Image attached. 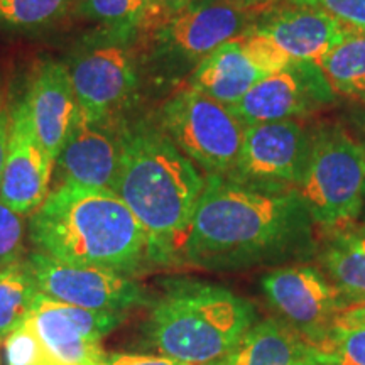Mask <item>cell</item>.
<instances>
[{
	"label": "cell",
	"instance_id": "obj_1",
	"mask_svg": "<svg viewBox=\"0 0 365 365\" xmlns=\"http://www.w3.org/2000/svg\"><path fill=\"white\" fill-rule=\"evenodd\" d=\"M313 228L296 190L207 176L178 262L215 272L301 264L317 255Z\"/></svg>",
	"mask_w": 365,
	"mask_h": 365
},
{
	"label": "cell",
	"instance_id": "obj_2",
	"mask_svg": "<svg viewBox=\"0 0 365 365\" xmlns=\"http://www.w3.org/2000/svg\"><path fill=\"white\" fill-rule=\"evenodd\" d=\"M120 137L113 193L148 230L158 266H171L188 235L205 178L158 120L127 115L120 122Z\"/></svg>",
	"mask_w": 365,
	"mask_h": 365
},
{
	"label": "cell",
	"instance_id": "obj_3",
	"mask_svg": "<svg viewBox=\"0 0 365 365\" xmlns=\"http://www.w3.org/2000/svg\"><path fill=\"white\" fill-rule=\"evenodd\" d=\"M29 240L58 261L137 276L158 266L153 240L113 191L58 185L31 213Z\"/></svg>",
	"mask_w": 365,
	"mask_h": 365
},
{
	"label": "cell",
	"instance_id": "obj_4",
	"mask_svg": "<svg viewBox=\"0 0 365 365\" xmlns=\"http://www.w3.org/2000/svg\"><path fill=\"white\" fill-rule=\"evenodd\" d=\"M143 341L190 365H220L255 322L254 304L215 282L171 277L149 301Z\"/></svg>",
	"mask_w": 365,
	"mask_h": 365
},
{
	"label": "cell",
	"instance_id": "obj_5",
	"mask_svg": "<svg viewBox=\"0 0 365 365\" xmlns=\"http://www.w3.org/2000/svg\"><path fill=\"white\" fill-rule=\"evenodd\" d=\"M284 0H190L145 29L148 63L159 75L191 73L218 46L247 31Z\"/></svg>",
	"mask_w": 365,
	"mask_h": 365
},
{
	"label": "cell",
	"instance_id": "obj_6",
	"mask_svg": "<svg viewBox=\"0 0 365 365\" xmlns=\"http://www.w3.org/2000/svg\"><path fill=\"white\" fill-rule=\"evenodd\" d=\"M298 195L327 234L355 225L365 208V144L340 124L319 125L312 134Z\"/></svg>",
	"mask_w": 365,
	"mask_h": 365
},
{
	"label": "cell",
	"instance_id": "obj_7",
	"mask_svg": "<svg viewBox=\"0 0 365 365\" xmlns=\"http://www.w3.org/2000/svg\"><path fill=\"white\" fill-rule=\"evenodd\" d=\"M137 43V38L98 27L73 51L65 65L85 118L118 122L129 115L140 90Z\"/></svg>",
	"mask_w": 365,
	"mask_h": 365
},
{
	"label": "cell",
	"instance_id": "obj_8",
	"mask_svg": "<svg viewBox=\"0 0 365 365\" xmlns=\"http://www.w3.org/2000/svg\"><path fill=\"white\" fill-rule=\"evenodd\" d=\"M158 122L207 176L234 175L245 125L227 105L185 86L163 103Z\"/></svg>",
	"mask_w": 365,
	"mask_h": 365
},
{
	"label": "cell",
	"instance_id": "obj_9",
	"mask_svg": "<svg viewBox=\"0 0 365 365\" xmlns=\"http://www.w3.org/2000/svg\"><path fill=\"white\" fill-rule=\"evenodd\" d=\"M26 259L41 293L59 303L93 312L127 313L150 301L144 286L129 274L63 262L39 250L29 252Z\"/></svg>",
	"mask_w": 365,
	"mask_h": 365
},
{
	"label": "cell",
	"instance_id": "obj_10",
	"mask_svg": "<svg viewBox=\"0 0 365 365\" xmlns=\"http://www.w3.org/2000/svg\"><path fill=\"white\" fill-rule=\"evenodd\" d=\"M261 287L277 317L312 344L322 339L336 317L350 307L322 269L303 262L271 269L262 276Z\"/></svg>",
	"mask_w": 365,
	"mask_h": 365
},
{
	"label": "cell",
	"instance_id": "obj_11",
	"mask_svg": "<svg viewBox=\"0 0 365 365\" xmlns=\"http://www.w3.org/2000/svg\"><path fill=\"white\" fill-rule=\"evenodd\" d=\"M312 134L296 120L245 127L230 180L272 190H296L307 168Z\"/></svg>",
	"mask_w": 365,
	"mask_h": 365
},
{
	"label": "cell",
	"instance_id": "obj_12",
	"mask_svg": "<svg viewBox=\"0 0 365 365\" xmlns=\"http://www.w3.org/2000/svg\"><path fill=\"white\" fill-rule=\"evenodd\" d=\"M331 102H335V91L319 66L293 59L286 68L257 81L228 108L247 127L262 122L298 120Z\"/></svg>",
	"mask_w": 365,
	"mask_h": 365
},
{
	"label": "cell",
	"instance_id": "obj_13",
	"mask_svg": "<svg viewBox=\"0 0 365 365\" xmlns=\"http://www.w3.org/2000/svg\"><path fill=\"white\" fill-rule=\"evenodd\" d=\"M54 161L41 144L26 95L11 108L7 156L0 178V202L19 215H31L51 191Z\"/></svg>",
	"mask_w": 365,
	"mask_h": 365
},
{
	"label": "cell",
	"instance_id": "obj_14",
	"mask_svg": "<svg viewBox=\"0 0 365 365\" xmlns=\"http://www.w3.org/2000/svg\"><path fill=\"white\" fill-rule=\"evenodd\" d=\"M120 122H93L80 115L58 154L56 185L113 191L122 156Z\"/></svg>",
	"mask_w": 365,
	"mask_h": 365
},
{
	"label": "cell",
	"instance_id": "obj_15",
	"mask_svg": "<svg viewBox=\"0 0 365 365\" xmlns=\"http://www.w3.org/2000/svg\"><path fill=\"white\" fill-rule=\"evenodd\" d=\"M254 29L271 38L291 59L312 63L325 58L350 33L325 12L287 2L267 12Z\"/></svg>",
	"mask_w": 365,
	"mask_h": 365
},
{
	"label": "cell",
	"instance_id": "obj_16",
	"mask_svg": "<svg viewBox=\"0 0 365 365\" xmlns=\"http://www.w3.org/2000/svg\"><path fill=\"white\" fill-rule=\"evenodd\" d=\"M24 95L41 144L56 161L80 115V105L65 63L54 59L41 63Z\"/></svg>",
	"mask_w": 365,
	"mask_h": 365
},
{
	"label": "cell",
	"instance_id": "obj_17",
	"mask_svg": "<svg viewBox=\"0 0 365 365\" xmlns=\"http://www.w3.org/2000/svg\"><path fill=\"white\" fill-rule=\"evenodd\" d=\"M220 365H318L314 349L279 317L255 322Z\"/></svg>",
	"mask_w": 365,
	"mask_h": 365
},
{
	"label": "cell",
	"instance_id": "obj_18",
	"mask_svg": "<svg viewBox=\"0 0 365 365\" xmlns=\"http://www.w3.org/2000/svg\"><path fill=\"white\" fill-rule=\"evenodd\" d=\"M264 73L250 61L239 38L227 41L190 73L188 86L227 107L239 102Z\"/></svg>",
	"mask_w": 365,
	"mask_h": 365
},
{
	"label": "cell",
	"instance_id": "obj_19",
	"mask_svg": "<svg viewBox=\"0 0 365 365\" xmlns=\"http://www.w3.org/2000/svg\"><path fill=\"white\" fill-rule=\"evenodd\" d=\"M314 257L350 304L365 301V223L328 234Z\"/></svg>",
	"mask_w": 365,
	"mask_h": 365
},
{
	"label": "cell",
	"instance_id": "obj_20",
	"mask_svg": "<svg viewBox=\"0 0 365 365\" xmlns=\"http://www.w3.org/2000/svg\"><path fill=\"white\" fill-rule=\"evenodd\" d=\"M36 331L58 365H98L107 354L100 344L86 340L58 309L56 301L39 293L31 313Z\"/></svg>",
	"mask_w": 365,
	"mask_h": 365
},
{
	"label": "cell",
	"instance_id": "obj_21",
	"mask_svg": "<svg viewBox=\"0 0 365 365\" xmlns=\"http://www.w3.org/2000/svg\"><path fill=\"white\" fill-rule=\"evenodd\" d=\"M314 65L335 95L365 103V33L350 31L345 39Z\"/></svg>",
	"mask_w": 365,
	"mask_h": 365
},
{
	"label": "cell",
	"instance_id": "obj_22",
	"mask_svg": "<svg viewBox=\"0 0 365 365\" xmlns=\"http://www.w3.org/2000/svg\"><path fill=\"white\" fill-rule=\"evenodd\" d=\"M39 293L26 257L0 271V336H7L31 317Z\"/></svg>",
	"mask_w": 365,
	"mask_h": 365
},
{
	"label": "cell",
	"instance_id": "obj_23",
	"mask_svg": "<svg viewBox=\"0 0 365 365\" xmlns=\"http://www.w3.org/2000/svg\"><path fill=\"white\" fill-rule=\"evenodd\" d=\"M312 345L318 365H365V323L336 317L330 330Z\"/></svg>",
	"mask_w": 365,
	"mask_h": 365
},
{
	"label": "cell",
	"instance_id": "obj_24",
	"mask_svg": "<svg viewBox=\"0 0 365 365\" xmlns=\"http://www.w3.org/2000/svg\"><path fill=\"white\" fill-rule=\"evenodd\" d=\"M80 16L97 22L100 29L140 38L145 17L148 0H75Z\"/></svg>",
	"mask_w": 365,
	"mask_h": 365
},
{
	"label": "cell",
	"instance_id": "obj_25",
	"mask_svg": "<svg viewBox=\"0 0 365 365\" xmlns=\"http://www.w3.org/2000/svg\"><path fill=\"white\" fill-rule=\"evenodd\" d=\"M75 0H0V27L31 31L61 19Z\"/></svg>",
	"mask_w": 365,
	"mask_h": 365
},
{
	"label": "cell",
	"instance_id": "obj_26",
	"mask_svg": "<svg viewBox=\"0 0 365 365\" xmlns=\"http://www.w3.org/2000/svg\"><path fill=\"white\" fill-rule=\"evenodd\" d=\"M7 365H58L36 331L31 317L6 339Z\"/></svg>",
	"mask_w": 365,
	"mask_h": 365
},
{
	"label": "cell",
	"instance_id": "obj_27",
	"mask_svg": "<svg viewBox=\"0 0 365 365\" xmlns=\"http://www.w3.org/2000/svg\"><path fill=\"white\" fill-rule=\"evenodd\" d=\"M58 309L70 319L86 340L100 344L103 336L112 333L118 325L125 322L127 313H108V312H93L80 307H71L56 301Z\"/></svg>",
	"mask_w": 365,
	"mask_h": 365
},
{
	"label": "cell",
	"instance_id": "obj_28",
	"mask_svg": "<svg viewBox=\"0 0 365 365\" xmlns=\"http://www.w3.org/2000/svg\"><path fill=\"white\" fill-rule=\"evenodd\" d=\"M239 39L250 61L264 73V76L282 70L293 61L271 38L259 31L250 29L245 34L239 36Z\"/></svg>",
	"mask_w": 365,
	"mask_h": 365
},
{
	"label": "cell",
	"instance_id": "obj_29",
	"mask_svg": "<svg viewBox=\"0 0 365 365\" xmlns=\"http://www.w3.org/2000/svg\"><path fill=\"white\" fill-rule=\"evenodd\" d=\"M24 234L22 215L0 202V271L24 255Z\"/></svg>",
	"mask_w": 365,
	"mask_h": 365
},
{
	"label": "cell",
	"instance_id": "obj_30",
	"mask_svg": "<svg viewBox=\"0 0 365 365\" xmlns=\"http://www.w3.org/2000/svg\"><path fill=\"white\" fill-rule=\"evenodd\" d=\"M291 6L312 7L344 24L346 29L365 33V0H284Z\"/></svg>",
	"mask_w": 365,
	"mask_h": 365
},
{
	"label": "cell",
	"instance_id": "obj_31",
	"mask_svg": "<svg viewBox=\"0 0 365 365\" xmlns=\"http://www.w3.org/2000/svg\"><path fill=\"white\" fill-rule=\"evenodd\" d=\"M98 365H190L164 355L139 354H105Z\"/></svg>",
	"mask_w": 365,
	"mask_h": 365
},
{
	"label": "cell",
	"instance_id": "obj_32",
	"mask_svg": "<svg viewBox=\"0 0 365 365\" xmlns=\"http://www.w3.org/2000/svg\"><path fill=\"white\" fill-rule=\"evenodd\" d=\"M11 108L12 103L9 102L6 90L0 86V178H2L4 164L7 156L9 130H11Z\"/></svg>",
	"mask_w": 365,
	"mask_h": 365
},
{
	"label": "cell",
	"instance_id": "obj_33",
	"mask_svg": "<svg viewBox=\"0 0 365 365\" xmlns=\"http://www.w3.org/2000/svg\"><path fill=\"white\" fill-rule=\"evenodd\" d=\"M182 4H185V0H148V17H145L143 33L149 27L158 24L159 21H163L166 16H170L171 12H175L176 9L182 7Z\"/></svg>",
	"mask_w": 365,
	"mask_h": 365
},
{
	"label": "cell",
	"instance_id": "obj_34",
	"mask_svg": "<svg viewBox=\"0 0 365 365\" xmlns=\"http://www.w3.org/2000/svg\"><path fill=\"white\" fill-rule=\"evenodd\" d=\"M339 317L344 319H349V322L365 323V301H362V303L350 304V307H346Z\"/></svg>",
	"mask_w": 365,
	"mask_h": 365
},
{
	"label": "cell",
	"instance_id": "obj_35",
	"mask_svg": "<svg viewBox=\"0 0 365 365\" xmlns=\"http://www.w3.org/2000/svg\"><path fill=\"white\" fill-rule=\"evenodd\" d=\"M190 2V0H185V4H188ZM185 4H182V6H185Z\"/></svg>",
	"mask_w": 365,
	"mask_h": 365
},
{
	"label": "cell",
	"instance_id": "obj_36",
	"mask_svg": "<svg viewBox=\"0 0 365 365\" xmlns=\"http://www.w3.org/2000/svg\"><path fill=\"white\" fill-rule=\"evenodd\" d=\"M364 132H365V118H364Z\"/></svg>",
	"mask_w": 365,
	"mask_h": 365
},
{
	"label": "cell",
	"instance_id": "obj_37",
	"mask_svg": "<svg viewBox=\"0 0 365 365\" xmlns=\"http://www.w3.org/2000/svg\"><path fill=\"white\" fill-rule=\"evenodd\" d=\"M0 339H2V336H0Z\"/></svg>",
	"mask_w": 365,
	"mask_h": 365
}]
</instances>
